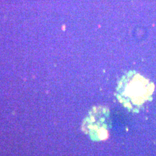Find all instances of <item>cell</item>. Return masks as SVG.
Masks as SVG:
<instances>
[{
  "label": "cell",
  "mask_w": 156,
  "mask_h": 156,
  "mask_svg": "<svg viewBox=\"0 0 156 156\" xmlns=\"http://www.w3.org/2000/svg\"><path fill=\"white\" fill-rule=\"evenodd\" d=\"M142 80H139L138 78H134L130 82L128 86V93L130 97L132 98H138L139 96H142L144 93L143 90L145 83Z\"/></svg>",
  "instance_id": "1"
}]
</instances>
